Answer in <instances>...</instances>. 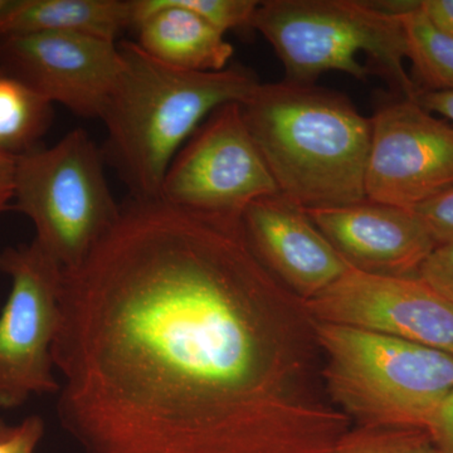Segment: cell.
Here are the masks:
<instances>
[{
  "label": "cell",
  "instance_id": "obj_23",
  "mask_svg": "<svg viewBox=\"0 0 453 453\" xmlns=\"http://www.w3.org/2000/svg\"><path fill=\"white\" fill-rule=\"evenodd\" d=\"M18 426L19 437L13 453H35L44 434V425L41 417H27L25 421Z\"/></svg>",
  "mask_w": 453,
  "mask_h": 453
},
{
  "label": "cell",
  "instance_id": "obj_26",
  "mask_svg": "<svg viewBox=\"0 0 453 453\" xmlns=\"http://www.w3.org/2000/svg\"><path fill=\"white\" fill-rule=\"evenodd\" d=\"M417 101L428 112L443 116L453 125V91L419 92Z\"/></svg>",
  "mask_w": 453,
  "mask_h": 453
},
{
  "label": "cell",
  "instance_id": "obj_16",
  "mask_svg": "<svg viewBox=\"0 0 453 453\" xmlns=\"http://www.w3.org/2000/svg\"><path fill=\"white\" fill-rule=\"evenodd\" d=\"M53 120V104L0 67V154L22 157L41 146Z\"/></svg>",
  "mask_w": 453,
  "mask_h": 453
},
{
  "label": "cell",
  "instance_id": "obj_7",
  "mask_svg": "<svg viewBox=\"0 0 453 453\" xmlns=\"http://www.w3.org/2000/svg\"><path fill=\"white\" fill-rule=\"evenodd\" d=\"M11 292L0 312V410L58 395L53 348L62 320L64 268L35 240L0 252Z\"/></svg>",
  "mask_w": 453,
  "mask_h": 453
},
{
  "label": "cell",
  "instance_id": "obj_5",
  "mask_svg": "<svg viewBox=\"0 0 453 453\" xmlns=\"http://www.w3.org/2000/svg\"><path fill=\"white\" fill-rule=\"evenodd\" d=\"M252 28L261 33L285 67V81L314 85L329 71L365 81V52L402 98L417 100L419 88L404 67L407 43L398 13L377 2L267 0L259 2Z\"/></svg>",
  "mask_w": 453,
  "mask_h": 453
},
{
  "label": "cell",
  "instance_id": "obj_9",
  "mask_svg": "<svg viewBox=\"0 0 453 453\" xmlns=\"http://www.w3.org/2000/svg\"><path fill=\"white\" fill-rule=\"evenodd\" d=\"M371 119L366 199L414 210L453 187L452 124L408 98Z\"/></svg>",
  "mask_w": 453,
  "mask_h": 453
},
{
  "label": "cell",
  "instance_id": "obj_19",
  "mask_svg": "<svg viewBox=\"0 0 453 453\" xmlns=\"http://www.w3.org/2000/svg\"><path fill=\"white\" fill-rule=\"evenodd\" d=\"M179 5L225 33L251 27L259 2L255 0H177Z\"/></svg>",
  "mask_w": 453,
  "mask_h": 453
},
{
  "label": "cell",
  "instance_id": "obj_18",
  "mask_svg": "<svg viewBox=\"0 0 453 453\" xmlns=\"http://www.w3.org/2000/svg\"><path fill=\"white\" fill-rule=\"evenodd\" d=\"M330 453L440 452L425 429L357 426L356 429H348Z\"/></svg>",
  "mask_w": 453,
  "mask_h": 453
},
{
  "label": "cell",
  "instance_id": "obj_12",
  "mask_svg": "<svg viewBox=\"0 0 453 453\" xmlns=\"http://www.w3.org/2000/svg\"><path fill=\"white\" fill-rule=\"evenodd\" d=\"M351 268L371 275L416 277L437 244L413 210L365 199L303 208Z\"/></svg>",
  "mask_w": 453,
  "mask_h": 453
},
{
  "label": "cell",
  "instance_id": "obj_25",
  "mask_svg": "<svg viewBox=\"0 0 453 453\" xmlns=\"http://www.w3.org/2000/svg\"><path fill=\"white\" fill-rule=\"evenodd\" d=\"M14 177H16V159L0 154V214L12 207Z\"/></svg>",
  "mask_w": 453,
  "mask_h": 453
},
{
  "label": "cell",
  "instance_id": "obj_2",
  "mask_svg": "<svg viewBox=\"0 0 453 453\" xmlns=\"http://www.w3.org/2000/svg\"><path fill=\"white\" fill-rule=\"evenodd\" d=\"M241 106L280 195L301 208L366 199L372 119L344 95L315 85L259 83Z\"/></svg>",
  "mask_w": 453,
  "mask_h": 453
},
{
  "label": "cell",
  "instance_id": "obj_1",
  "mask_svg": "<svg viewBox=\"0 0 453 453\" xmlns=\"http://www.w3.org/2000/svg\"><path fill=\"white\" fill-rule=\"evenodd\" d=\"M61 303L57 413L83 453H330L348 429L297 388L314 321L241 222L130 196Z\"/></svg>",
  "mask_w": 453,
  "mask_h": 453
},
{
  "label": "cell",
  "instance_id": "obj_14",
  "mask_svg": "<svg viewBox=\"0 0 453 453\" xmlns=\"http://www.w3.org/2000/svg\"><path fill=\"white\" fill-rule=\"evenodd\" d=\"M140 49L157 61L187 73H219L234 49L225 33L177 0H133Z\"/></svg>",
  "mask_w": 453,
  "mask_h": 453
},
{
  "label": "cell",
  "instance_id": "obj_13",
  "mask_svg": "<svg viewBox=\"0 0 453 453\" xmlns=\"http://www.w3.org/2000/svg\"><path fill=\"white\" fill-rule=\"evenodd\" d=\"M244 237L261 264L299 299H314L350 268L308 214L280 193L253 202Z\"/></svg>",
  "mask_w": 453,
  "mask_h": 453
},
{
  "label": "cell",
  "instance_id": "obj_6",
  "mask_svg": "<svg viewBox=\"0 0 453 453\" xmlns=\"http://www.w3.org/2000/svg\"><path fill=\"white\" fill-rule=\"evenodd\" d=\"M12 207L31 220L35 242L70 270L112 228L121 205L107 183L103 151L85 130L74 129L17 157Z\"/></svg>",
  "mask_w": 453,
  "mask_h": 453
},
{
  "label": "cell",
  "instance_id": "obj_15",
  "mask_svg": "<svg viewBox=\"0 0 453 453\" xmlns=\"http://www.w3.org/2000/svg\"><path fill=\"white\" fill-rule=\"evenodd\" d=\"M130 27L133 0H8L0 13V37L67 33L118 42Z\"/></svg>",
  "mask_w": 453,
  "mask_h": 453
},
{
  "label": "cell",
  "instance_id": "obj_21",
  "mask_svg": "<svg viewBox=\"0 0 453 453\" xmlns=\"http://www.w3.org/2000/svg\"><path fill=\"white\" fill-rule=\"evenodd\" d=\"M418 277L453 305V243L437 246L423 262Z\"/></svg>",
  "mask_w": 453,
  "mask_h": 453
},
{
  "label": "cell",
  "instance_id": "obj_24",
  "mask_svg": "<svg viewBox=\"0 0 453 453\" xmlns=\"http://www.w3.org/2000/svg\"><path fill=\"white\" fill-rule=\"evenodd\" d=\"M421 7L434 26L453 37V0H422Z\"/></svg>",
  "mask_w": 453,
  "mask_h": 453
},
{
  "label": "cell",
  "instance_id": "obj_17",
  "mask_svg": "<svg viewBox=\"0 0 453 453\" xmlns=\"http://www.w3.org/2000/svg\"><path fill=\"white\" fill-rule=\"evenodd\" d=\"M403 25L407 59L413 65L421 92L453 91V37L431 22L421 2L399 12Z\"/></svg>",
  "mask_w": 453,
  "mask_h": 453
},
{
  "label": "cell",
  "instance_id": "obj_8",
  "mask_svg": "<svg viewBox=\"0 0 453 453\" xmlns=\"http://www.w3.org/2000/svg\"><path fill=\"white\" fill-rule=\"evenodd\" d=\"M277 193L242 106L231 103L211 112L175 155L159 198L180 210L241 222L253 202Z\"/></svg>",
  "mask_w": 453,
  "mask_h": 453
},
{
  "label": "cell",
  "instance_id": "obj_11",
  "mask_svg": "<svg viewBox=\"0 0 453 453\" xmlns=\"http://www.w3.org/2000/svg\"><path fill=\"white\" fill-rule=\"evenodd\" d=\"M0 67L50 104L103 119L121 67L119 42L67 33L0 37Z\"/></svg>",
  "mask_w": 453,
  "mask_h": 453
},
{
  "label": "cell",
  "instance_id": "obj_22",
  "mask_svg": "<svg viewBox=\"0 0 453 453\" xmlns=\"http://www.w3.org/2000/svg\"><path fill=\"white\" fill-rule=\"evenodd\" d=\"M427 432L440 453H453V389L440 405Z\"/></svg>",
  "mask_w": 453,
  "mask_h": 453
},
{
  "label": "cell",
  "instance_id": "obj_27",
  "mask_svg": "<svg viewBox=\"0 0 453 453\" xmlns=\"http://www.w3.org/2000/svg\"><path fill=\"white\" fill-rule=\"evenodd\" d=\"M7 3L8 0H0V13H2L3 9L7 5Z\"/></svg>",
  "mask_w": 453,
  "mask_h": 453
},
{
  "label": "cell",
  "instance_id": "obj_10",
  "mask_svg": "<svg viewBox=\"0 0 453 453\" xmlns=\"http://www.w3.org/2000/svg\"><path fill=\"white\" fill-rule=\"evenodd\" d=\"M303 305L315 323L384 334L453 357V305L418 276L371 275L350 267Z\"/></svg>",
  "mask_w": 453,
  "mask_h": 453
},
{
  "label": "cell",
  "instance_id": "obj_3",
  "mask_svg": "<svg viewBox=\"0 0 453 453\" xmlns=\"http://www.w3.org/2000/svg\"><path fill=\"white\" fill-rule=\"evenodd\" d=\"M121 67L103 120L106 157L131 198H159L170 164L211 112L243 104L259 85L242 65L187 73L157 61L136 42L119 43Z\"/></svg>",
  "mask_w": 453,
  "mask_h": 453
},
{
  "label": "cell",
  "instance_id": "obj_20",
  "mask_svg": "<svg viewBox=\"0 0 453 453\" xmlns=\"http://www.w3.org/2000/svg\"><path fill=\"white\" fill-rule=\"evenodd\" d=\"M413 211L437 246L453 243V187Z\"/></svg>",
  "mask_w": 453,
  "mask_h": 453
},
{
  "label": "cell",
  "instance_id": "obj_4",
  "mask_svg": "<svg viewBox=\"0 0 453 453\" xmlns=\"http://www.w3.org/2000/svg\"><path fill=\"white\" fill-rule=\"evenodd\" d=\"M315 335L327 390L359 426L427 431L453 389V357L443 351L345 325L315 323Z\"/></svg>",
  "mask_w": 453,
  "mask_h": 453
}]
</instances>
